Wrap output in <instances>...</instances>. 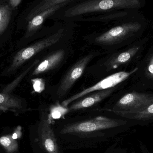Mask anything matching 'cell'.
Instances as JSON below:
<instances>
[{"label": "cell", "instance_id": "cell-1", "mask_svg": "<svg viewBox=\"0 0 153 153\" xmlns=\"http://www.w3.org/2000/svg\"><path fill=\"white\" fill-rule=\"evenodd\" d=\"M140 0H84L58 11L51 19L76 22L83 17L140 7Z\"/></svg>", "mask_w": 153, "mask_h": 153}, {"label": "cell", "instance_id": "cell-2", "mask_svg": "<svg viewBox=\"0 0 153 153\" xmlns=\"http://www.w3.org/2000/svg\"><path fill=\"white\" fill-rule=\"evenodd\" d=\"M141 24L128 22L86 35L83 40L87 45L98 48L103 55L115 52L117 47L141 29Z\"/></svg>", "mask_w": 153, "mask_h": 153}, {"label": "cell", "instance_id": "cell-3", "mask_svg": "<svg viewBox=\"0 0 153 153\" xmlns=\"http://www.w3.org/2000/svg\"><path fill=\"white\" fill-rule=\"evenodd\" d=\"M103 55L100 50H92L79 57L69 67L56 84L49 86L47 92L53 102H62L66 99L76 82L85 73L94 59Z\"/></svg>", "mask_w": 153, "mask_h": 153}, {"label": "cell", "instance_id": "cell-4", "mask_svg": "<svg viewBox=\"0 0 153 153\" xmlns=\"http://www.w3.org/2000/svg\"><path fill=\"white\" fill-rule=\"evenodd\" d=\"M153 103V95L132 92L123 95L115 102H107L96 109L112 112L124 117L128 114L142 111Z\"/></svg>", "mask_w": 153, "mask_h": 153}, {"label": "cell", "instance_id": "cell-5", "mask_svg": "<svg viewBox=\"0 0 153 153\" xmlns=\"http://www.w3.org/2000/svg\"><path fill=\"white\" fill-rule=\"evenodd\" d=\"M73 40L65 42L45 54L35 66L31 76L48 75L60 70L74 53Z\"/></svg>", "mask_w": 153, "mask_h": 153}, {"label": "cell", "instance_id": "cell-6", "mask_svg": "<svg viewBox=\"0 0 153 153\" xmlns=\"http://www.w3.org/2000/svg\"><path fill=\"white\" fill-rule=\"evenodd\" d=\"M126 121L98 115L88 119L77 120L65 124L61 130V134L86 133L115 128L126 124Z\"/></svg>", "mask_w": 153, "mask_h": 153}, {"label": "cell", "instance_id": "cell-7", "mask_svg": "<svg viewBox=\"0 0 153 153\" xmlns=\"http://www.w3.org/2000/svg\"><path fill=\"white\" fill-rule=\"evenodd\" d=\"M138 68H136L130 72L119 71L108 75L101 79L98 82L91 86L84 88L70 97L66 98L61 103L64 107H68L72 102L91 93L118 86L136 72Z\"/></svg>", "mask_w": 153, "mask_h": 153}, {"label": "cell", "instance_id": "cell-8", "mask_svg": "<svg viewBox=\"0 0 153 153\" xmlns=\"http://www.w3.org/2000/svg\"><path fill=\"white\" fill-rule=\"evenodd\" d=\"M68 4H63L53 6L35 15L28 22L25 38H30L39 33L42 37L45 36L56 29L60 26L61 22L57 21L53 25L45 27V23L48 19H51L53 16L58 11L64 8Z\"/></svg>", "mask_w": 153, "mask_h": 153}, {"label": "cell", "instance_id": "cell-9", "mask_svg": "<svg viewBox=\"0 0 153 153\" xmlns=\"http://www.w3.org/2000/svg\"><path fill=\"white\" fill-rule=\"evenodd\" d=\"M39 110L40 114L39 134L41 144L48 153H60L51 122L48 119V105L42 103Z\"/></svg>", "mask_w": 153, "mask_h": 153}, {"label": "cell", "instance_id": "cell-10", "mask_svg": "<svg viewBox=\"0 0 153 153\" xmlns=\"http://www.w3.org/2000/svg\"><path fill=\"white\" fill-rule=\"evenodd\" d=\"M118 86L93 92L76 100L68 106V114L78 111H87L98 108L100 103L112 95Z\"/></svg>", "mask_w": 153, "mask_h": 153}, {"label": "cell", "instance_id": "cell-11", "mask_svg": "<svg viewBox=\"0 0 153 153\" xmlns=\"http://www.w3.org/2000/svg\"><path fill=\"white\" fill-rule=\"evenodd\" d=\"M84 0H37L26 16V20L28 22L35 15L53 6L63 4L75 3Z\"/></svg>", "mask_w": 153, "mask_h": 153}, {"label": "cell", "instance_id": "cell-12", "mask_svg": "<svg viewBox=\"0 0 153 153\" xmlns=\"http://www.w3.org/2000/svg\"><path fill=\"white\" fill-rule=\"evenodd\" d=\"M23 108L20 99L12 95L0 93V112L17 111Z\"/></svg>", "mask_w": 153, "mask_h": 153}, {"label": "cell", "instance_id": "cell-13", "mask_svg": "<svg viewBox=\"0 0 153 153\" xmlns=\"http://www.w3.org/2000/svg\"><path fill=\"white\" fill-rule=\"evenodd\" d=\"M48 119L50 122L54 120H58L68 114V107H64L61 102H56L48 105Z\"/></svg>", "mask_w": 153, "mask_h": 153}, {"label": "cell", "instance_id": "cell-14", "mask_svg": "<svg viewBox=\"0 0 153 153\" xmlns=\"http://www.w3.org/2000/svg\"><path fill=\"white\" fill-rule=\"evenodd\" d=\"M11 15V10L9 5L4 2L0 1V35L7 28Z\"/></svg>", "mask_w": 153, "mask_h": 153}, {"label": "cell", "instance_id": "cell-15", "mask_svg": "<svg viewBox=\"0 0 153 153\" xmlns=\"http://www.w3.org/2000/svg\"><path fill=\"white\" fill-rule=\"evenodd\" d=\"M124 118L136 120H153V103L143 110L136 113L128 114Z\"/></svg>", "mask_w": 153, "mask_h": 153}, {"label": "cell", "instance_id": "cell-16", "mask_svg": "<svg viewBox=\"0 0 153 153\" xmlns=\"http://www.w3.org/2000/svg\"><path fill=\"white\" fill-rule=\"evenodd\" d=\"M0 144L8 153H13L18 150V144L12 135L4 136L0 137Z\"/></svg>", "mask_w": 153, "mask_h": 153}, {"label": "cell", "instance_id": "cell-17", "mask_svg": "<svg viewBox=\"0 0 153 153\" xmlns=\"http://www.w3.org/2000/svg\"><path fill=\"white\" fill-rule=\"evenodd\" d=\"M32 87L35 92L40 94L45 91L46 80L42 77H35L31 79Z\"/></svg>", "mask_w": 153, "mask_h": 153}, {"label": "cell", "instance_id": "cell-18", "mask_svg": "<svg viewBox=\"0 0 153 153\" xmlns=\"http://www.w3.org/2000/svg\"><path fill=\"white\" fill-rule=\"evenodd\" d=\"M147 71L148 76L153 78V54L147 66Z\"/></svg>", "mask_w": 153, "mask_h": 153}, {"label": "cell", "instance_id": "cell-19", "mask_svg": "<svg viewBox=\"0 0 153 153\" xmlns=\"http://www.w3.org/2000/svg\"><path fill=\"white\" fill-rule=\"evenodd\" d=\"M22 127L20 126L17 127V128L15 129L13 133V134L12 135V137L13 139H16L18 138L21 137L22 136Z\"/></svg>", "mask_w": 153, "mask_h": 153}, {"label": "cell", "instance_id": "cell-20", "mask_svg": "<svg viewBox=\"0 0 153 153\" xmlns=\"http://www.w3.org/2000/svg\"><path fill=\"white\" fill-rule=\"evenodd\" d=\"M9 1L11 6L13 8H15L20 4L22 0H9Z\"/></svg>", "mask_w": 153, "mask_h": 153}]
</instances>
